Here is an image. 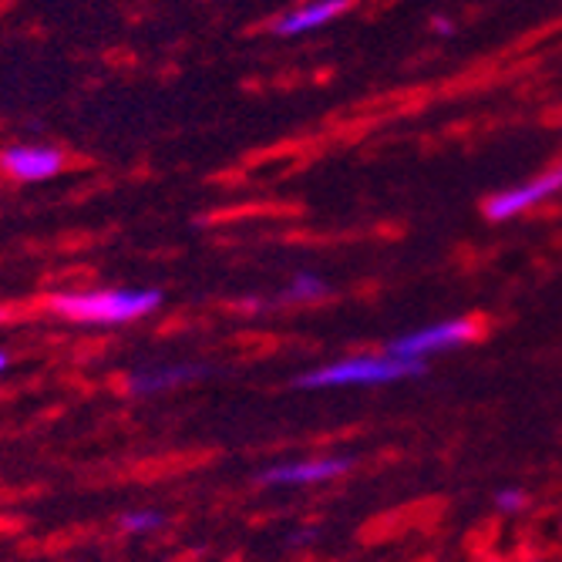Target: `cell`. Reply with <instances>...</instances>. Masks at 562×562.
Masks as SVG:
<instances>
[{"instance_id":"6da1fadb","label":"cell","mask_w":562,"mask_h":562,"mask_svg":"<svg viewBox=\"0 0 562 562\" xmlns=\"http://www.w3.org/2000/svg\"><path fill=\"white\" fill-rule=\"evenodd\" d=\"M162 303L159 290H68L55 293L47 306L71 324H132L156 314Z\"/></svg>"},{"instance_id":"7a4b0ae2","label":"cell","mask_w":562,"mask_h":562,"mask_svg":"<svg viewBox=\"0 0 562 562\" xmlns=\"http://www.w3.org/2000/svg\"><path fill=\"white\" fill-rule=\"evenodd\" d=\"M425 371V361H404L394 353H361L347 357V361H334L327 368H317L311 374H303L296 387L306 391H324V387H374V384H391L401 378H415Z\"/></svg>"},{"instance_id":"3957f363","label":"cell","mask_w":562,"mask_h":562,"mask_svg":"<svg viewBox=\"0 0 562 562\" xmlns=\"http://www.w3.org/2000/svg\"><path fill=\"white\" fill-rule=\"evenodd\" d=\"M475 337V324L469 317H454V321H441L431 327H422L415 334H404L391 344L394 357H404V361H425L428 353L438 350H451L458 344H465Z\"/></svg>"},{"instance_id":"277c9868","label":"cell","mask_w":562,"mask_h":562,"mask_svg":"<svg viewBox=\"0 0 562 562\" xmlns=\"http://www.w3.org/2000/svg\"><path fill=\"white\" fill-rule=\"evenodd\" d=\"M65 169V156L50 145H11L0 151V172L14 182H44Z\"/></svg>"},{"instance_id":"5b68a950","label":"cell","mask_w":562,"mask_h":562,"mask_svg":"<svg viewBox=\"0 0 562 562\" xmlns=\"http://www.w3.org/2000/svg\"><path fill=\"white\" fill-rule=\"evenodd\" d=\"M559 189H562V166L552 169V172H542L539 179H529V182H522V186H516V189H505V192L492 195V199L485 202V216H488L492 223L513 220V216L532 210L536 202L549 199V195L559 192Z\"/></svg>"},{"instance_id":"8992f818","label":"cell","mask_w":562,"mask_h":562,"mask_svg":"<svg viewBox=\"0 0 562 562\" xmlns=\"http://www.w3.org/2000/svg\"><path fill=\"white\" fill-rule=\"evenodd\" d=\"M344 472H350L347 458H311V462L277 465L263 472V482L267 485H314V482H330Z\"/></svg>"},{"instance_id":"52a82bcc","label":"cell","mask_w":562,"mask_h":562,"mask_svg":"<svg viewBox=\"0 0 562 562\" xmlns=\"http://www.w3.org/2000/svg\"><path fill=\"white\" fill-rule=\"evenodd\" d=\"M347 8H350V0H311V4H303V8L283 14V18L273 24V34H280V37H296V34H306V31H317V27L337 21Z\"/></svg>"},{"instance_id":"ba28073f","label":"cell","mask_w":562,"mask_h":562,"mask_svg":"<svg viewBox=\"0 0 562 562\" xmlns=\"http://www.w3.org/2000/svg\"><path fill=\"white\" fill-rule=\"evenodd\" d=\"M199 374H206V368H195V364H172V368H156V371H138L132 374L128 387L132 394H159L169 391L176 384H186Z\"/></svg>"},{"instance_id":"9c48e42d","label":"cell","mask_w":562,"mask_h":562,"mask_svg":"<svg viewBox=\"0 0 562 562\" xmlns=\"http://www.w3.org/2000/svg\"><path fill=\"white\" fill-rule=\"evenodd\" d=\"M283 296L286 300H321V296H327V283L314 273H296Z\"/></svg>"},{"instance_id":"30bf717a","label":"cell","mask_w":562,"mask_h":562,"mask_svg":"<svg viewBox=\"0 0 562 562\" xmlns=\"http://www.w3.org/2000/svg\"><path fill=\"white\" fill-rule=\"evenodd\" d=\"M162 522H166V516L156 513V508H138V513H125L122 516V529L125 532H156V529H162Z\"/></svg>"},{"instance_id":"8fae6325","label":"cell","mask_w":562,"mask_h":562,"mask_svg":"<svg viewBox=\"0 0 562 562\" xmlns=\"http://www.w3.org/2000/svg\"><path fill=\"white\" fill-rule=\"evenodd\" d=\"M495 505L502 508V513H519V508L526 505V495H522L519 488H502V492L495 495Z\"/></svg>"},{"instance_id":"7c38bea8","label":"cell","mask_w":562,"mask_h":562,"mask_svg":"<svg viewBox=\"0 0 562 562\" xmlns=\"http://www.w3.org/2000/svg\"><path fill=\"white\" fill-rule=\"evenodd\" d=\"M8 364H11V361H8V353H4V350H0V374H4V371H8Z\"/></svg>"}]
</instances>
